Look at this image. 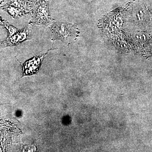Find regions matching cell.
<instances>
[{"label": "cell", "instance_id": "52a82bcc", "mask_svg": "<svg viewBox=\"0 0 152 152\" xmlns=\"http://www.w3.org/2000/svg\"><path fill=\"white\" fill-rule=\"evenodd\" d=\"M5 22L4 21V20L0 17V26H4Z\"/></svg>", "mask_w": 152, "mask_h": 152}, {"label": "cell", "instance_id": "5b68a950", "mask_svg": "<svg viewBox=\"0 0 152 152\" xmlns=\"http://www.w3.org/2000/svg\"><path fill=\"white\" fill-rule=\"evenodd\" d=\"M3 10L7 12L14 18H19L29 13L27 10L17 6H8L3 7Z\"/></svg>", "mask_w": 152, "mask_h": 152}, {"label": "cell", "instance_id": "8992f818", "mask_svg": "<svg viewBox=\"0 0 152 152\" xmlns=\"http://www.w3.org/2000/svg\"><path fill=\"white\" fill-rule=\"evenodd\" d=\"M4 26L8 31V37L12 36L17 32L19 30L16 28L14 27L13 26L9 24L7 22H5Z\"/></svg>", "mask_w": 152, "mask_h": 152}, {"label": "cell", "instance_id": "277c9868", "mask_svg": "<svg viewBox=\"0 0 152 152\" xmlns=\"http://www.w3.org/2000/svg\"><path fill=\"white\" fill-rule=\"evenodd\" d=\"M50 50L51 49L49 50L45 53L39 56L33 57L26 61L23 64V76L32 75L37 73L39 69L42 62Z\"/></svg>", "mask_w": 152, "mask_h": 152}, {"label": "cell", "instance_id": "3957f363", "mask_svg": "<svg viewBox=\"0 0 152 152\" xmlns=\"http://www.w3.org/2000/svg\"><path fill=\"white\" fill-rule=\"evenodd\" d=\"M51 22L52 19L46 4L42 3L37 6L33 12L31 24L47 26L50 24Z\"/></svg>", "mask_w": 152, "mask_h": 152}, {"label": "cell", "instance_id": "6da1fadb", "mask_svg": "<svg viewBox=\"0 0 152 152\" xmlns=\"http://www.w3.org/2000/svg\"><path fill=\"white\" fill-rule=\"evenodd\" d=\"M49 28L52 31V41L59 40L67 45L75 42L80 34L76 24L53 22L50 25Z\"/></svg>", "mask_w": 152, "mask_h": 152}, {"label": "cell", "instance_id": "7a4b0ae2", "mask_svg": "<svg viewBox=\"0 0 152 152\" xmlns=\"http://www.w3.org/2000/svg\"><path fill=\"white\" fill-rule=\"evenodd\" d=\"M32 24L29 25L20 31H18L15 34L3 42H0V46L2 48L14 46L19 45L23 42L31 39Z\"/></svg>", "mask_w": 152, "mask_h": 152}]
</instances>
